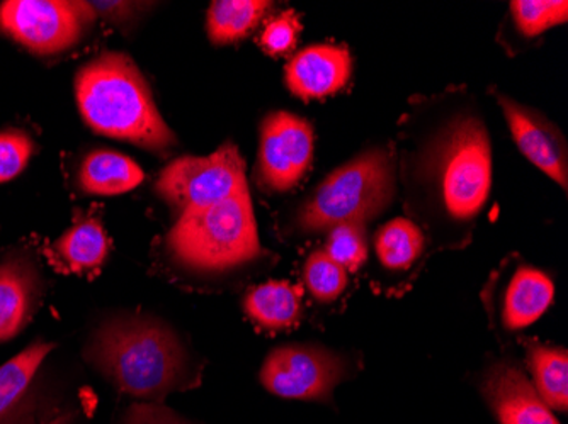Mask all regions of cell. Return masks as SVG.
<instances>
[{"label":"cell","instance_id":"16","mask_svg":"<svg viewBox=\"0 0 568 424\" xmlns=\"http://www.w3.org/2000/svg\"><path fill=\"white\" fill-rule=\"evenodd\" d=\"M110 238L98 219H84L67 229L48 248V258L59 272L88 276L101 269L110 255Z\"/></svg>","mask_w":568,"mask_h":424},{"label":"cell","instance_id":"27","mask_svg":"<svg viewBox=\"0 0 568 424\" xmlns=\"http://www.w3.org/2000/svg\"><path fill=\"white\" fill-rule=\"evenodd\" d=\"M120 424H193L169 410L162 403L130 404L121 416Z\"/></svg>","mask_w":568,"mask_h":424},{"label":"cell","instance_id":"3","mask_svg":"<svg viewBox=\"0 0 568 424\" xmlns=\"http://www.w3.org/2000/svg\"><path fill=\"white\" fill-rule=\"evenodd\" d=\"M75 99L82 120L98 135L158 153L178 143L149 82L124 53L106 51L85 63L75 76Z\"/></svg>","mask_w":568,"mask_h":424},{"label":"cell","instance_id":"20","mask_svg":"<svg viewBox=\"0 0 568 424\" xmlns=\"http://www.w3.org/2000/svg\"><path fill=\"white\" fill-rule=\"evenodd\" d=\"M526 363L531 372L532 387L539 397L558 413L568 411V353L564 347L525 340Z\"/></svg>","mask_w":568,"mask_h":424},{"label":"cell","instance_id":"7","mask_svg":"<svg viewBox=\"0 0 568 424\" xmlns=\"http://www.w3.org/2000/svg\"><path fill=\"white\" fill-rule=\"evenodd\" d=\"M247 185L245 164L234 143L209 156H181L159 175L155 190L178 213L206 209L234 196Z\"/></svg>","mask_w":568,"mask_h":424},{"label":"cell","instance_id":"22","mask_svg":"<svg viewBox=\"0 0 568 424\" xmlns=\"http://www.w3.org/2000/svg\"><path fill=\"white\" fill-rule=\"evenodd\" d=\"M271 2L264 0H219L206 15V31L216 46L239 43L266 18Z\"/></svg>","mask_w":568,"mask_h":424},{"label":"cell","instance_id":"10","mask_svg":"<svg viewBox=\"0 0 568 424\" xmlns=\"http://www.w3.org/2000/svg\"><path fill=\"white\" fill-rule=\"evenodd\" d=\"M315 153L314 126L288 111L267 114L261 124L255 180L267 194L295 189L308 174Z\"/></svg>","mask_w":568,"mask_h":424},{"label":"cell","instance_id":"23","mask_svg":"<svg viewBox=\"0 0 568 424\" xmlns=\"http://www.w3.org/2000/svg\"><path fill=\"white\" fill-rule=\"evenodd\" d=\"M303 283L317 304L331 306L346 294L349 272L332 260L327 251L314 250L306 257L302 270Z\"/></svg>","mask_w":568,"mask_h":424},{"label":"cell","instance_id":"2","mask_svg":"<svg viewBox=\"0 0 568 424\" xmlns=\"http://www.w3.org/2000/svg\"><path fill=\"white\" fill-rule=\"evenodd\" d=\"M91 365L121 394L161 403L172 392L197 387L201 369L172 328L150 316L102 323L85 350Z\"/></svg>","mask_w":568,"mask_h":424},{"label":"cell","instance_id":"26","mask_svg":"<svg viewBox=\"0 0 568 424\" xmlns=\"http://www.w3.org/2000/svg\"><path fill=\"white\" fill-rule=\"evenodd\" d=\"M300 33H302V21L296 12H281L264 28L260 44L267 55H286L298 43Z\"/></svg>","mask_w":568,"mask_h":424},{"label":"cell","instance_id":"5","mask_svg":"<svg viewBox=\"0 0 568 424\" xmlns=\"http://www.w3.org/2000/svg\"><path fill=\"white\" fill-rule=\"evenodd\" d=\"M175 267L193 277H223L263 257L247 185L206 209L181 215L165 238Z\"/></svg>","mask_w":568,"mask_h":424},{"label":"cell","instance_id":"11","mask_svg":"<svg viewBox=\"0 0 568 424\" xmlns=\"http://www.w3.org/2000/svg\"><path fill=\"white\" fill-rule=\"evenodd\" d=\"M506 117L519 152L561 190H568V145L560 127L535 107L521 104L497 87L488 89Z\"/></svg>","mask_w":568,"mask_h":424},{"label":"cell","instance_id":"13","mask_svg":"<svg viewBox=\"0 0 568 424\" xmlns=\"http://www.w3.org/2000/svg\"><path fill=\"white\" fill-rule=\"evenodd\" d=\"M353 76V56L343 44L305 48L284 69V82L302 101H317L343 91Z\"/></svg>","mask_w":568,"mask_h":424},{"label":"cell","instance_id":"9","mask_svg":"<svg viewBox=\"0 0 568 424\" xmlns=\"http://www.w3.org/2000/svg\"><path fill=\"white\" fill-rule=\"evenodd\" d=\"M488 321L497 334L519 333L554 304L555 283L519 255H510L490 276L481 292Z\"/></svg>","mask_w":568,"mask_h":424},{"label":"cell","instance_id":"21","mask_svg":"<svg viewBox=\"0 0 568 424\" xmlns=\"http://www.w3.org/2000/svg\"><path fill=\"white\" fill-rule=\"evenodd\" d=\"M53 349L55 343L37 340L0 366V424L8 423L14 416L28 395L41 363Z\"/></svg>","mask_w":568,"mask_h":424},{"label":"cell","instance_id":"25","mask_svg":"<svg viewBox=\"0 0 568 424\" xmlns=\"http://www.w3.org/2000/svg\"><path fill=\"white\" fill-rule=\"evenodd\" d=\"M34 143L21 130H6L0 133V184L18 177L33 156Z\"/></svg>","mask_w":568,"mask_h":424},{"label":"cell","instance_id":"12","mask_svg":"<svg viewBox=\"0 0 568 424\" xmlns=\"http://www.w3.org/2000/svg\"><path fill=\"white\" fill-rule=\"evenodd\" d=\"M480 392L500 424H560L525 372L506 360L484 370Z\"/></svg>","mask_w":568,"mask_h":424},{"label":"cell","instance_id":"8","mask_svg":"<svg viewBox=\"0 0 568 424\" xmlns=\"http://www.w3.org/2000/svg\"><path fill=\"white\" fill-rule=\"evenodd\" d=\"M94 14L88 2L8 0L0 4V31L34 55H59L84 38Z\"/></svg>","mask_w":568,"mask_h":424},{"label":"cell","instance_id":"14","mask_svg":"<svg viewBox=\"0 0 568 424\" xmlns=\"http://www.w3.org/2000/svg\"><path fill=\"white\" fill-rule=\"evenodd\" d=\"M38 270L24 258L0 261V343L18 337L40 304Z\"/></svg>","mask_w":568,"mask_h":424},{"label":"cell","instance_id":"1","mask_svg":"<svg viewBox=\"0 0 568 424\" xmlns=\"http://www.w3.org/2000/svg\"><path fill=\"white\" fill-rule=\"evenodd\" d=\"M408 219L437 250H463L493 194V139L467 85L414 95L394 143Z\"/></svg>","mask_w":568,"mask_h":424},{"label":"cell","instance_id":"6","mask_svg":"<svg viewBox=\"0 0 568 424\" xmlns=\"http://www.w3.org/2000/svg\"><path fill=\"white\" fill-rule=\"evenodd\" d=\"M349 356L314 343H290L267 353L260 381L283 400L331 403L334 389L353 378Z\"/></svg>","mask_w":568,"mask_h":424},{"label":"cell","instance_id":"17","mask_svg":"<svg viewBox=\"0 0 568 424\" xmlns=\"http://www.w3.org/2000/svg\"><path fill=\"white\" fill-rule=\"evenodd\" d=\"M244 312L247 320L264 333L293 330L302 321V290L286 280L261 283L245 296Z\"/></svg>","mask_w":568,"mask_h":424},{"label":"cell","instance_id":"15","mask_svg":"<svg viewBox=\"0 0 568 424\" xmlns=\"http://www.w3.org/2000/svg\"><path fill=\"white\" fill-rule=\"evenodd\" d=\"M568 19V2L565 0H514L500 22L497 41L516 56L538 44L555 25Z\"/></svg>","mask_w":568,"mask_h":424},{"label":"cell","instance_id":"24","mask_svg":"<svg viewBox=\"0 0 568 424\" xmlns=\"http://www.w3.org/2000/svg\"><path fill=\"white\" fill-rule=\"evenodd\" d=\"M368 226L365 221L344 223L328 231L324 250L349 273L357 272L368 260Z\"/></svg>","mask_w":568,"mask_h":424},{"label":"cell","instance_id":"4","mask_svg":"<svg viewBox=\"0 0 568 424\" xmlns=\"http://www.w3.org/2000/svg\"><path fill=\"white\" fill-rule=\"evenodd\" d=\"M398 194L394 145H373L335 168L290 216V235L315 238L344 223H373Z\"/></svg>","mask_w":568,"mask_h":424},{"label":"cell","instance_id":"28","mask_svg":"<svg viewBox=\"0 0 568 424\" xmlns=\"http://www.w3.org/2000/svg\"><path fill=\"white\" fill-rule=\"evenodd\" d=\"M73 423V414L72 413H63L59 414V416L51 417V420L44 421L41 424H72Z\"/></svg>","mask_w":568,"mask_h":424},{"label":"cell","instance_id":"19","mask_svg":"<svg viewBox=\"0 0 568 424\" xmlns=\"http://www.w3.org/2000/svg\"><path fill=\"white\" fill-rule=\"evenodd\" d=\"M143 178L136 162L111 149L89 153L79 168V187L89 196H120L136 189Z\"/></svg>","mask_w":568,"mask_h":424},{"label":"cell","instance_id":"18","mask_svg":"<svg viewBox=\"0 0 568 424\" xmlns=\"http://www.w3.org/2000/svg\"><path fill=\"white\" fill-rule=\"evenodd\" d=\"M427 238L408 218H395L376 229L373 250L376 263L386 276H407L424 263Z\"/></svg>","mask_w":568,"mask_h":424}]
</instances>
